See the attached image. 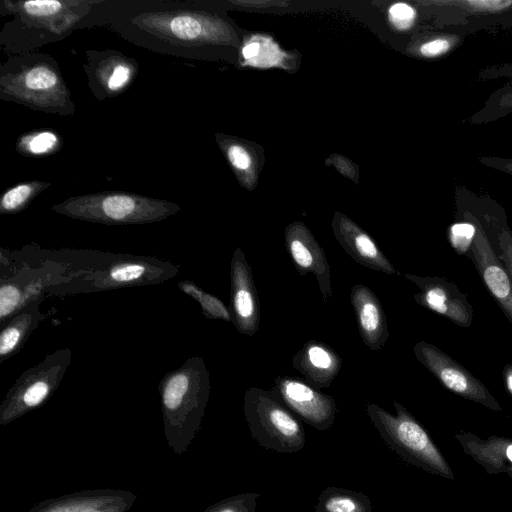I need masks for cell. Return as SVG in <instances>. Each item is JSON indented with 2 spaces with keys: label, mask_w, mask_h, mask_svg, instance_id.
<instances>
[{
  "label": "cell",
  "mask_w": 512,
  "mask_h": 512,
  "mask_svg": "<svg viewBox=\"0 0 512 512\" xmlns=\"http://www.w3.org/2000/svg\"><path fill=\"white\" fill-rule=\"evenodd\" d=\"M104 27L133 45L162 55L201 59L230 43L216 14L190 0H107Z\"/></svg>",
  "instance_id": "cell-1"
},
{
  "label": "cell",
  "mask_w": 512,
  "mask_h": 512,
  "mask_svg": "<svg viewBox=\"0 0 512 512\" xmlns=\"http://www.w3.org/2000/svg\"><path fill=\"white\" fill-rule=\"evenodd\" d=\"M106 1L1 0L0 15L12 17L1 30V49L8 56L35 52L78 29L104 27Z\"/></svg>",
  "instance_id": "cell-2"
},
{
  "label": "cell",
  "mask_w": 512,
  "mask_h": 512,
  "mask_svg": "<svg viewBox=\"0 0 512 512\" xmlns=\"http://www.w3.org/2000/svg\"><path fill=\"white\" fill-rule=\"evenodd\" d=\"M0 99L60 116L76 110L58 62L38 52L9 56L1 64Z\"/></svg>",
  "instance_id": "cell-3"
},
{
  "label": "cell",
  "mask_w": 512,
  "mask_h": 512,
  "mask_svg": "<svg viewBox=\"0 0 512 512\" xmlns=\"http://www.w3.org/2000/svg\"><path fill=\"white\" fill-rule=\"evenodd\" d=\"M396 414L375 403L366 413L384 443L406 463L430 474L454 480V472L421 423L399 402H393Z\"/></svg>",
  "instance_id": "cell-4"
},
{
  "label": "cell",
  "mask_w": 512,
  "mask_h": 512,
  "mask_svg": "<svg viewBox=\"0 0 512 512\" xmlns=\"http://www.w3.org/2000/svg\"><path fill=\"white\" fill-rule=\"evenodd\" d=\"M52 210L95 222L142 223L164 219L179 211V206L132 192L102 191L67 198Z\"/></svg>",
  "instance_id": "cell-5"
},
{
  "label": "cell",
  "mask_w": 512,
  "mask_h": 512,
  "mask_svg": "<svg viewBox=\"0 0 512 512\" xmlns=\"http://www.w3.org/2000/svg\"><path fill=\"white\" fill-rule=\"evenodd\" d=\"M243 409L251 437L262 448L284 454L304 448L306 435L302 422L272 391L248 388Z\"/></svg>",
  "instance_id": "cell-6"
},
{
  "label": "cell",
  "mask_w": 512,
  "mask_h": 512,
  "mask_svg": "<svg viewBox=\"0 0 512 512\" xmlns=\"http://www.w3.org/2000/svg\"><path fill=\"white\" fill-rule=\"evenodd\" d=\"M413 352L445 389L492 411H502L499 402L482 381L435 345L419 341L414 345Z\"/></svg>",
  "instance_id": "cell-7"
},
{
  "label": "cell",
  "mask_w": 512,
  "mask_h": 512,
  "mask_svg": "<svg viewBox=\"0 0 512 512\" xmlns=\"http://www.w3.org/2000/svg\"><path fill=\"white\" fill-rule=\"evenodd\" d=\"M83 69L91 93L101 101L120 96L129 89L138 75L139 64L114 49H90L86 51Z\"/></svg>",
  "instance_id": "cell-8"
},
{
  "label": "cell",
  "mask_w": 512,
  "mask_h": 512,
  "mask_svg": "<svg viewBox=\"0 0 512 512\" xmlns=\"http://www.w3.org/2000/svg\"><path fill=\"white\" fill-rule=\"evenodd\" d=\"M301 420L319 431L329 430L335 420V399L294 376H278L271 390Z\"/></svg>",
  "instance_id": "cell-9"
},
{
  "label": "cell",
  "mask_w": 512,
  "mask_h": 512,
  "mask_svg": "<svg viewBox=\"0 0 512 512\" xmlns=\"http://www.w3.org/2000/svg\"><path fill=\"white\" fill-rule=\"evenodd\" d=\"M403 276L420 288V292L413 296L417 304L460 327H469L472 324L473 308L454 283L437 276Z\"/></svg>",
  "instance_id": "cell-10"
},
{
  "label": "cell",
  "mask_w": 512,
  "mask_h": 512,
  "mask_svg": "<svg viewBox=\"0 0 512 512\" xmlns=\"http://www.w3.org/2000/svg\"><path fill=\"white\" fill-rule=\"evenodd\" d=\"M231 321L237 330L253 336L260 327V303L253 272L241 248L231 262Z\"/></svg>",
  "instance_id": "cell-11"
},
{
  "label": "cell",
  "mask_w": 512,
  "mask_h": 512,
  "mask_svg": "<svg viewBox=\"0 0 512 512\" xmlns=\"http://www.w3.org/2000/svg\"><path fill=\"white\" fill-rule=\"evenodd\" d=\"M286 250L300 276L313 273L319 285L322 300L332 297L330 265L324 249L302 223L289 225L284 234Z\"/></svg>",
  "instance_id": "cell-12"
},
{
  "label": "cell",
  "mask_w": 512,
  "mask_h": 512,
  "mask_svg": "<svg viewBox=\"0 0 512 512\" xmlns=\"http://www.w3.org/2000/svg\"><path fill=\"white\" fill-rule=\"evenodd\" d=\"M473 223L476 234L471 246V258L484 285L512 323V280L483 229L476 221Z\"/></svg>",
  "instance_id": "cell-13"
},
{
  "label": "cell",
  "mask_w": 512,
  "mask_h": 512,
  "mask_svg": "<svg viewBox=\"0 0 512 512\" xmlns=\"http://www.w3.org/2000/svg\"><path fill=\"white\" fill-rule=\"evenodd\" d=\"M332 226L337 241L355 262L386 274H399L373 238L350 219L338 214Z\"/></svg>",
  "instance_id": "cell-14"
},
{
  "label": "cell",
  "mask_w": 512,
  "mask_h": 512,
  "mask_svg": "<svg viewBox=\"0 0 512 512\" xmlns=\"http://www.w3.org/2000/svg\"><path fill=\"white\" fill-rule=\"evenodd\" d=\"M350 301L362 341L369 349L380 350L389 338V331L379 298L369 287L355 284L351 289Z\"/></svg>",
  "instance_id": "cell-15"
},
{
  "label": "cell",
  "mask_w": 512,
  "mask_h": 512,
  "mask_svg": "<svg viewBox=\"0 0 512 512\" xmlns=\"http://www.w3.org/2000/svg\"><path fill=\"white\" fill-rule=\"evenodd\" d=\"M291 364L307 383L320 390L331 386L342 367V358L328 344L309 340L294 354Z\"/></svg>",
  "instance_id": "cell-16"
},
{
  "label": "cell",
  "mask_w": 512,
  "mask_h": 512,
  "mask_svg": "<svg viewBox=\"0 0 512 512\" xmlns=\"http://www.w3.org/2000/svg\"><path fill=\"white\" fill-rule=\"evenodd\" d=\"M455 439L462 450L486 473L512 477V438L492 435L486 439L472 432H459Z\"/></svg>",
  "instance_id": "cell-17"
},
{
  "label": "cell",
  "mask_w": 512,
  "mask_h": 512,
  "mask_svg": "<svg viewBox=\"0 0 512 512\" xmlns=\"http://www.w3.org/2000/svg\"><path fill=\"white\" fill-rule=\"evenodd\" d=\"M314 512H373V506L362 492L330 486L318 496Z\"/></svg>",
  "instance_id": "cell-18"
},
{
  "label": "cell",
  "mask_w": 512,
  "mask_h": 512,
  "mask_svg": "<svg viewBox=\"0 0 512 512\" xmlns=\"http://www.w3.org/2000/svg\"><path fill=\"white\" fill-rule=\"evenodd\" d=\"M63 146L61 136L49 129H38L21 134L16 151L26 157H45L57 153Z\"/></svg>",
  "instance_id": "cell-19"
},
{
  "label": "cell",
  "mask_w": 512,
  "mask_h": 512,
  "mask_svg": "<svg viewBox=\"0 0 512 512\" xmlns=\"http://www.w3.org/2000/svg\"><path fill=\"white\" fill-rule=\"evenodd\" d=\"M51 186L50 182L30 180L6 189L0 198V212L14 213L24 209L37 195Z\"/></svg>",
  "instance_id": "cell-20"
},
{
  "label": "cell",
  "mask_w": 512,
  "mask_h": 512,
  "mask_svg": "<svg viewBox=\"0 0 512 512\" xmlns=\"http://www.w3.org/2000/svg\"><path fill=\"white\" fill-rule=\"evenodd\" d=\"M181 287L188 294H190L192 297L199 301L208 317L231 321V313L228 311V309L221 300L210 294L204 293L203 291L199 290L196 286L191 284H181Z\"/></svg>",
  "instance_id": "cell-21"
},
{
  "label": "cell",
  "mask_w": 512,
  "mask_h": 512,
  "mask_svg": "<svg viewBox=\"0 0 512 512\" xmlns=\"http://www.w3.org/2000/svg\"><path fill=\"white\" fill-rule=\"evenodd\" d=\"M476 234L473 222L456 223L449 228L448 238L452 247L460 254L471 253V246Z\"/></svg>",
  "instance_id": "cell-22"
},
{
  "label": "cell",
  "mask_w": 512,
  "mask_h": 512,
  "mask_svg": "<svg viewBox=\"0 0 512 512\" xmlns=\"http://www.w3.org/2000/svg\"><path fill=\"white\" fill-rule=\"evenodd\" d=\"M188 384L189 380L184 374H177L169 380L163 394L164 404L168 409H175L180 405Z\"/></svg>",
  "instance_id": "cell-23"
},
{
  "label": "cell",
  "mask_w": 512,
  "mask_h": 512,
  "mask_svg": "<svg viewBox=\"0 0 512 512\" xmlns=\"http://www.w3.org/2000/svg\"><path fill=\"white\" fill-rule=\"evenodd\" d=\"M415 18V9L407 3H395L389 8V19L398 30L409 29Z\"/></svg>",
  "instance_id": "cell-24"
},
{
  "label": "cell",
  "mask_w": 512,
  "mask_h": 512,
  "mask_svg": "<svg viewBox=\"0 0 512 512\" xmlns=\"http://www.w3.org/2000/svg\"><path fill=\"white\" fill-rule=\"evenodd\" d=\"M225 144V153L230 164L239 171H246L251 167L252 159L248 151L237 143L220 142Z\"/></svg>",
  "instance_id": "cell-25"
},
{
  "label": "cell",
  "mask_w": 512,
  "mask_h": 512,
  "mask_svg": "<svg viewBox=\"0 0 512 512\" xmlns=\"http://www.w3.org/2000/svg\"><path fill=\"white\" fill-rule=\"evenodd\" d=\"M20 300L19 290L12 285H3L0 290V316L9 315Z\"/></svg>",
  "instance_id": "cell-26"
},
{
  "label": "cell",
  "mask_w": 512,
  "mask_h": 512,
  "mask_svg": "<svg viewBox=\"0 0 512 512\" xmlns=\"http://www.w3.org/2000/svg\"><path fill=\"white\" fill-rule=\"evenodd\" d=\"M452 43L449 38L439 37L423 43L419 51L424 57H438L447 53L451 49Z\"/></svg>",
  "instance_id": "cell-27"
},
{
  "label": "cell",
  "mask_w": 512,
  "mask_h": 512,
  "mask_svg": "<svg viewBox=\"0 0 512 512\" xmlns=\"http://www.w3.org/2000/svg\"><path fill=\"white\" fill-rule=\"evenodd\" d=\"M145 272V267L139 264H128L114 268L110 277L117 282H129L138 279Z\"/></svg>",
  "instance_id": "cell-28"
},
{
  "label": "cell",
  "mask_w": 512,
  "mask_h": 512,
  "mask_svg": "<svg viewBox=\"0 0 512 512\" xmlns=\"http://www.w3.org/2000/svg\"><path fill=\"white\" fill-rule=\"evenodd\" d=\"M498 245L505 269L512 280V233L508 229H502L499 233Z\"/></svg>",
  "instance_id": "cell-29"
},
{
  "label": "cell",
  "mask_w": 512,
  "mask_h": 512,
  "mask_svg": "<svg viewBox=\"0 0 512 512\" xmlns=\"http://www.w3.org/2000/svg\"><path fill=\"white\" fill-rule=\"evenodd\" d=\"M458 5H463L465 8H470L476 12H498L504 10L512 5V1H463Z\"/></svg>",
  "instance_id": "cell-30"
},
{
  "label": "cell",
  "mask_w": 512,
  "mask_h": 512,
  "mask_svg": "<svg viewBox=\"0 0 512 512\" xmlns=\"http://www.w3.org/2000/svg\"><path fill=\"white\" fill-rule=\"evenodd\" d=\"M48 390L49 387L45 382H36L26 390L23 400L28 406H35L46 397Z\"/></svg>",
  "instance_id": "cell-31"
},
{
  "label": "cell",
  "mask_w": 512,
  "mask_h": 512,
  "mask_svg": "<svg viewBox=\"0 0 512 512\" xmlns=\"http://www.w3.org/2000/svg\"><path fill=\"white\" fill-rule=\"evenodd\" d=\"M20 332L14 327H9L2 332L0 337V354L9 353L18 343Z\"/></svg>",
  "instance_id": "cell-32"
},
{
  "label": "cell",
  "mask_w": 512,
  "mask_h": 512,
  "mask_svg": "<svg viewBox=\"0 0 512 512\" xmlns=\"http://www.w3.org/2000/svg\"><path fill=\"white\" fill-rule=\"evenodd\" d=\"M480 161L487 166H490L494 169H498L512 175V159L483 157L480 159Z\"/></svg>",
  "instance_id": "cell-33"
},
{
  "label": "cell",
  "mask_w": 512,
  "mask_h": 512,
  "mask_svg": "<svg viewBox=\"0 0 512 512\" xmlns=\"http://www.w3.org/2000/svg\"><path fill=\"white\" fill-rule=\"evenodd\" d=\"M260 52V44L258 42H249L242 48V57L246 61H251Z\"/></svg>",
  "instance_id": "cell-34"
},
{
  "label": "cell",
  "mask_w": 512,
  "mask_h": 512,
  "mask_svg": "<svg viewBox=\"0 0 512 512\" xmlns=\"http://www.w3.org/2000/svg\"><path fill=\"white\" fill-rule=\"evenodd\" d=\"M502 374L506 390L512 396V363L504 367Z\"/></svg>",
  "instance_id": "cell-35"
},
{
  "label": "cell",
  "mask_w": 512,
  "mask_h": 512,
  "mask_svg": "<svg viewBox=\"0 0 512 512\" xmlns=\"http://www.w3.org/2000/svg\"><path fill=\"white\" fill-rule=\"evenodd\" d=\"M501 104L502 106L505 104V107H512V90L503 95Z\"/></svg>",
  "instance_id": "cell-36"
}]
</instances>
